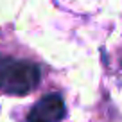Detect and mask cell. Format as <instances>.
Here are the masks:
<instances>
[{"mask_svg":"<svg viewBox=\"0 0 122 122\" xmlns=\"http://www.w3.org/2000/svg\"><path fill=\"white\" fill-rule=\"evenodd\" d=\"M41 79L38 65L25 59H15L0 54V92L9 95H25Z\"/></svg>","mask_w":122,"mask_h":122,"instance_id":"1","label":"cell"},{"mask_svg":"<svg viewBox=\"0 0 122 122\" xmlns=\"http://www.w3.org/2000/svg\"><path fill=\"white\" fill-rule=\"evenodd\" d=\"M65 117V101L59 93L41 97L27 115V122H61Z\"/></svg>","mask_w":122,"mask_h":122,"instance_id":"2","label":"cell"}]
</instances>
